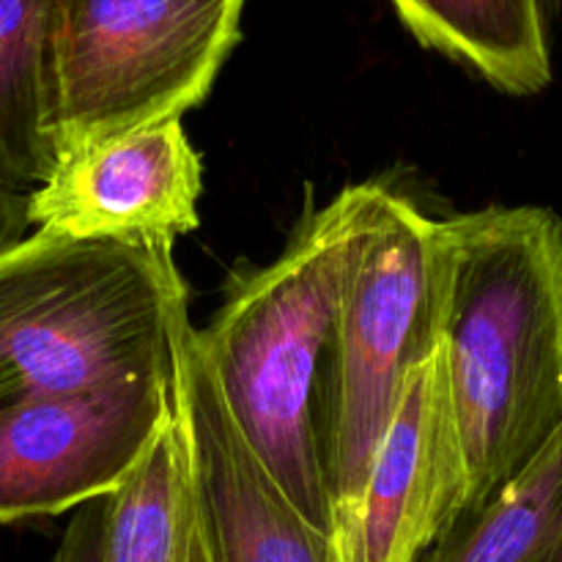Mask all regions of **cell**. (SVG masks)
Masks as SVG:
<instances>
[{"mask_svg":"<svg viewBox=\"0 0 562 562\" xmlns=\"http://www.w3.org/2000/svg\"><path fill=\"white\" fill-rule=\"evenodd\" d=\"M442 228L439 346L472 514L562 431V220L543 206H488L453 214Z\"/></svg>","mask_w":562,"mask_h":562,"instance_id":"1","label":"cell"},{"mask_svg":"<svg viewBox=\"0 0 562 562\" xmlns=\"http://www.w3.org/2000/svg\"><path fill=\"white\" fill-rule=\"evenodd\" d=\"M371 181L307 214L280 258L231 289L195 344L241 439L300 514L335 541L322 472V390Z\"/></svg>","mask_w":562,"mask_h":562,"instance_id":"2","label":"cell"},{"mask_svg":"<svg viewBox=\"0 0 562 562\" xmlns=\"http://www.w3.org/2000/svg\"><path fill=\"white\" fill-rule=\"evenodd\" d=\"M190 327L173 247L36 228L0 250V401L173 382Z\"/></svg>","mask_w":562,"mask_h":562,"instance_id":"3","label":"cell"},{"mask_svg":"<svg viewBox=\"0 0 562 562\" xmlns=\"http://www.w3.org/2000/svg\"><path fill=\"white\" fill-rule=\"evenodd\" d=\"M445 267L442 220L371 181L351 239L318 420L335 541L355 516L412 376L439 349Z\"/></svg>","mask_w":562,"mask_h":562,"instance_id":"4","label":"cell"},{"mask_svg":"<svg viewBox=\"0 0 562 562\" xmlns=\"http://www.w3.org/2000/svg\"><path fill=\"white\" fill-rule=\"evenodd\" d=\"M245 0H49L58 159L181 121L239 42Z\"/></svg>","mask_w":562,"mask_h":562,"instance_id":"5","label":"cell"},{"mask_svg":"<svg viewBox=\"0 0 562 562\" xmlns=\"http://www.w3.org/2000/svg\"><path fill=\"white\" fill-rule=\"evenodd\" d=\"M173 417V382L0 401V525L110 497Z\"/></svg>","mask_w":562,"mask_h":562,"instance_id":"6","label":"cell"},{"mask_svg":"<svg viewBox=\"0 0 562 562\" xmlns=\"http://www.w3.org/2000/svg\"><path fill=\"white\" fill-rule=\"evenodd\" d=\"M467 464L442 346L412 376L368 470L338 562H420L459 521Z\"/></svg>","mask_w":562,"mask_h":562,"instance_id":"7","label":"cell"},{"mask_svg":"<svg viewBox=\"0 0 562 562\" xmlns=\"http://www.w3.org/2000/svg\"><path fill=\"white\" fill-rule=\"evenodd\" d=\"M173 415L187 481L217 562H338L335 541L313 527L241 439L187 329L173 373Z\"/></svg>","mask_w":562,"mask_h":562,"instance_id":"8","label":"cell"},{"mask_svg":"<svg viewBox=\"0 0 562 562\" xmlns=\"http://www.w3.org/2000/svg\"><path fill=\"white\" fill-rule=\"evenodd\" d=\"M201 181L181 121H165L58 159L27 195V223L77 239L173 247L198 228Z\"/></svg>","mask_w":562,"mask_h":562,"instance_id":"9","label":"cell"},{"mask_svg":"<svg viewBox=\"0 0 562 562\" xmlns=\"http://www.w3.org/2000/svg\"><path fill=\"white\" fill-rule=\"evenodd\" d=\"M404 25L426 47L461 60L514 97L552 80L547 16L538 0H393Z\"/></svg>","mask_w":562,"mask_h":562,"instance_id":"10","label":"cell"},{"mask_svg":"<svg viewBox=\"0 0 562 562\" xmlns=\"http://www.w3.org/2000/svg\"><path fill=\"white\" fill-rule=\"evenodd\" d=\"M55 165L49 0H0V181L38 187Z\"/></svg>","mask_w":562,"mask_h":562,"instance_id":"11","label":"cell"},{"mask_svg":"<svg viewBox=\"0 0 562 562\" xmlns=\"http://www.w3.org/2000/svg\"><path fill=\"white\" fill-rule=\"evenodd\" d=\"M420 562H562V431L525 475L461 516Z\"/></svg>","mask_w":562,"mask_h":562,"instance_id":"12","label":"cell"},{"mask_svg":"<svg viewBox=\"0 0 562 562\" xmlns=\"http://www.w3.org/2000/svg\"><path fill=\"white\" fill-rule=\"evenodd\" d=\"M187 505L184 439L173 415L140 464L108 497L104 562H173Z\"/></svg>","mask_w":562,"mask_h":562,"instance_id":"13","label":"cell"},{"mask_svg":"<svg viewBox=\"0 0 562 562\" xmlns=\"http://www.w3.org/2000/svg\"><path fill=\"white\" fill-rule=\"evenodd\" d=\"M108 543V497L80 505L49 562H104Z\"/></svg>","mask_w":562,"mask_h":562,"instance_id":"14","label":"cell"},{"mask_svg":"<svg viewBox=\"0 0 562 562\" xmlns=\"http://www.w3.org/2000/svg\"><path fill=\"white\" fill-rule=\"evenodd\" d=\"M27 195L0 181V250L27 234Z\"/></svg>","mask_w":562,"mask_h":562,"instance_id":"15","label":"cell"},{"mask_svg":"<svg viewBox=\"0 0 562 562\" xmlns=\"http://www.w3.org/2000/svg\"><path fill=\"white\" fill-rule=\"evenodd\" d=\"M173 562H217L212 554V547H209L206 541V532H203L201 527V516H198L192 492H190V505H187L184 521H181Z\"/></svg>","mask_w":562,"mask_h":562,"instance_id":"16","label":"cell"},{"mask_svg":"<svg viewBox=\"0 0 562 562\" xmlns=\"http://www.w3.org/2000/svg\"><path fill=\"white\" fill-rule=\"evenodd\" d=\"M538 3H541V11H543V16H554L558 14V11L562 9V0H538Z\"/></svg>","mask_w":562,"mask_h":562,"instance_id":"17","label":"cell"}]
</instances>
